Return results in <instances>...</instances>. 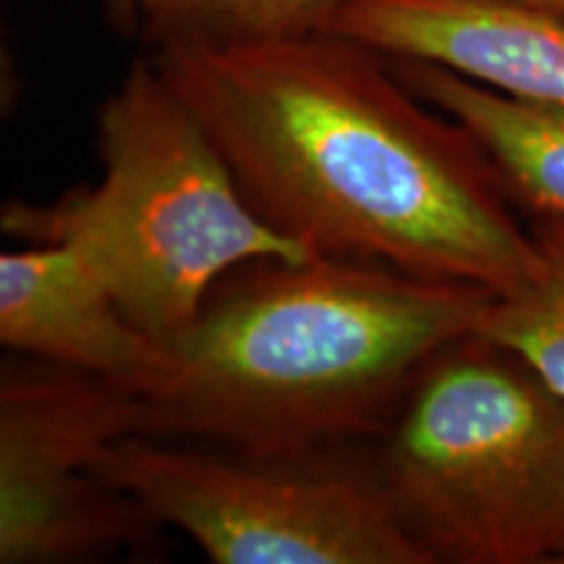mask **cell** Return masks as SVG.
I'll list each match as a JSON object with an SVG mask.
<instances>
[{
	"mask_svg": "<svg viewBox=\"0 0 564 564\" xmlns=\"http://www.w3.org/2000/svg\"><path fill=\"white\" fill-rule=\"evenodd\" d=\"M251 207L319 257L512 295L531 223L478 139L337 32L152 51Z\"/></svg>",
	"mask_w": 564,
	"mask_h": 564,
	"instance_id": "cell-1",
	"label": "cell"
},
{
	"mask_svg": "<svg viewBox=\"0 0 564 564\" xmlns=\"http://www.w3.org/2000/svg\"><path fill=\"white\" fill-rule=\"evenodd\" d=\"M491 291L343 257L262 259L212 291L137 392L139 434L262 455L373 442Z\"/></svg>",
	"mask_w": 564,
	"mask_h": 564,
	"instance_id": "cell-2",
	"label": "cell"
},
{
	"mask_svg": "<svg viewBox=\"0 0 564 564\" xmlns=\"http://www.w3.org/2000/svg\"><path fill=\"white\" fill-rule=\"evenodd\" d=\"M102 178L53 204L13 202L3 230L74 246L141 333L171 348L238 267L319 257L251 207L152 55L97 112Z\"/></svg>",
	"mask_w": 564,
	"mask_h": 564,
	"instance_id": "cell-3",
	"label": "cell"
},
{
	"mask_svg": "<svg viewBox=\"0 0 564 564\" xmlns=\"http://www.w3.org/2000/svg\"><path fill=\"white\" fill-rule=\"evenodd\" d=\"M369 455L432 564L564 556V398L486 335L423 366Z\"/></svg>",
	"mask_w": 564,
	"mask_h": 564,
	"instance_id": "cell-4",
	"label": "cell"
},
{
	"mask_svg": "<svg viewBox=\"0 0 564 564\" xmlns=\"http://www.w3.org/2000/svg\"><path fill=\"white\" fill-rule=\"evenodd\" d=\"M102 474L215 564H432L356 447L262 455L126 436Z\"/></svg>",
	"mask_w": 564,
	"mask_h": 564,
	"instance_id": "cell-5",
	"label": "cell"
},
{
	"mask_svg": "<svg viewBox=\"0 0 564 564\" xmlns=\"http://www.w3.org/2000/svg\"><path fill=\"white\" fill-rule=\"evenodd\" d=\"M139 434L137 394L61 369H6L0 384V562H87L141 544L158 523L102 474Z\"/></svg>",
	"mask_w": 564,
	"mask_h": 564,
	"instance_id": "cell-6",
	"label": "cell"
},
{
	"mask_svg": "<svg viewBox=\"0 0 564 564\" xmlns=\"http://www.w3.org/2000/svg\"><path fill=\"white\" fill-rule=\"evenodd\" d=\"M327 32L564 110V17L505 0H348Z\"/></svg>",
	"mask_w": 564,
	"mask_h": 564,
	"instance_id": "cell-7",
	"label": "cell"
},
{
	"mask_svg": "<svg viewBox=\"0 0 564 564\" xmlns=\"http://www.w3.org/2000/svg\"><path fill=\"white\" fill-rule=\"evenodd\" d=\"M0 343L40 364L108 379L133 394L167 361L74 246L30 243L0 257Z\"/></svg>",
	"mask_w": 564,
	"mask_h": 564,
	"instance_id": "cell-8",
	"label": "cell"
},
{
	"mask_svg": "<svg viewBox=\"0 0 564 564\" xmlns=\"http://www.w3.org/2000/svg\"><path fill=\"white\" fill-rule=\"evenodd\" d=\"M390 63L415 95L474 133L525 220L564 217V110L499 95L434 63Z\"/></svg>",
	"mask_w": 564,
	"mask_h": 564,
	"instance_id": "cell-9",
	"label": "cell"
},
{
	"mask_svg": "<svg viewBox=\"0 0 564 564\" xmlns=\"http://www.w3.org/2000/svg\"><path fill=\"white\" fill-rule=\"evenodd\" d=\"M348 0H105L110 24L152 51L324 32Z\"/></svg>",
	"mask_w": 564,
	"mask_h": 564,
	"instance_id": "cell-10",
	"label": "cell"
},
{
	"mask_svg": "<svg viewBox=\"0 0 564 564\" xmlns=\"http://www.w3.org/2000/svg\"><path fill=\"white\" fill-rule=\"evenodd\" d=\"M539 270L512 295H497L478 333L520 356L564 398V217H533Z\"/></svg>",
	"mask_w": 564,
	"mask_h": 564,
	"instance_id": "cell-11",
	"label": "cell"
},
{
	"mask_svg": "<svg viewBox=\"0 0 564 564\" xmlns=\"http://www.w3.org/2000/svg\"><path fill=\"white\" fill-rule=\"evenodd\" d=\"M505 3L525 6V9L549 11V13H556V17H564V0H505Z\"/></svg>",
	"mask_w": 564,
	"mask_h": 564,
	"instance_id": "cell-12",
	"label": "cell"
},
{
	"mask_svg": "<svg viewBox=\"0 0 564 564\" xmlns=\"http://www.w3.org/2000/svg\"><path fill=\"white\" fill-rule=\"evenodd\" d=\"M560 564H564V556H562V560H560Z\"/></svg>",
	"mask_w": 564,
	"mask_h": 564,
	"instance_id": "cell-13",
	"label": "cell"
}]
</instances>
